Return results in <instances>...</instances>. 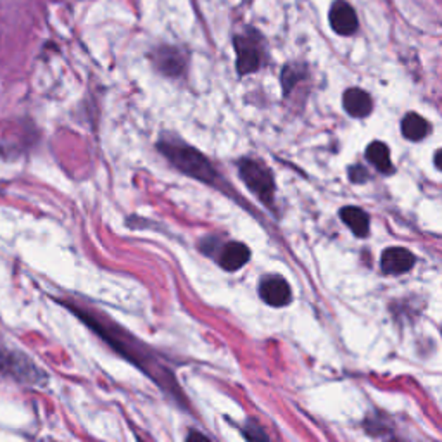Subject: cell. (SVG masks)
<instances>
[{"instance_id": "6da1fadb", "label": "cell", "mask_w": 442, "mask_h": 442, "mask_svg": "<svg viewBox=\"0 0 442 442\" xmlns=\"http://www.w3.org/2000/svg\"><path fill=\"white\" fill-rule=\"evenodd\" d=\"M61 302L74 316L80 318L88 328H92L97 335L102 337L116 353L125 356L128 361H132L137 368H140L151 380H154L166 394L177 399V403L182 404V406H185V396H183L182 389H180L175 372L168 368L166 363L161 359V356H157L151 347H147V344L140 342L133 335L126 333V330H123L119 325L107 320V316L97 314L92 309L81 308V306H76L74 302Z\"/></svg>"}, {"instance_id": "30bf717a", "label": "cell", "mask_w": 442, "mask_h": 442, "mask_svg": "<svg viewBox=\"0 0 442 442\" xmlns=\"http://www.w3.org/2000/svg\"><path fill=\"white\" fill-rule=\"evenodd\" d=\"M330 26L337 35L349 36L358 29V18L353 7L344 0H337L330 9Z\"/></svg>"}, {"instance_id": "ba28073f", "label": "cell", "mask_w": 442, "mask_h": 442, "mask_svg": "<svg viewBox=\"0 0 442 442\" xmlns=\"http://www.w3.org/2000/svg\"><path fill=\"white\" fill-rule=\"evenodd\" d=\"M260 295L268 306L283 308L292 301V292L287 280L279 275L264 276L260 283Z\"/></svg>"}, {"instance_id": "7c38bea8", "label": "cell", "mask_w": 442, "mask_h": 442, "mask_svg": "<svg viewBox=\"0 0 442 442\" xmlns=\"http://www.w3.org/2000/svg\"><path fill=\"white\" fill-rule=\"evenodd\" d=\"M340 220L353 230L356 237H366L370 232V218L363 209L347 206L340 209Z\"/></svg>"}, {"instance_id": "7a4b0ae2", "label": "cell", "mask_w": 442, "mask_h": 442, "mask_svg": "<svg viewBox=\"0 0 442 442\" xmlns=\"http://www.w3.org/2000/svg\"><path fill=\"white\" fill-rule=\"evenodd\" d=\"M157 151L187 177L196 178L202 183H208V185L218 187L221 177L216 171L215 164L196 147L185 144L182 138L173 137V135L161 137L157 140Z\"/></svg>"}, {"instance_id": "8fae6325", "label": "cell", "mask_w": 442, "mask_h": 442, "mask_svg": "<svg viewBox=\"0 0 442 442\" xmlns=\"http://www.w3.org/2000/svg\"><path fill=\"white\" fill-rule=\"evenodd\" d=\"M344 109L353 118H366L373 109L372 97L361 88H349L344 93Z\"/></svg>"}, {"instance_id": "9a60e30c", "label": "cell", "mask_w": 442, "mask_h": 442, "mask_svg": "<svg viewBox=\"0 0 442 442\" xmlns=\"http://www.w3.org/2000/svg\"><path fill=\"white\" fill-rule=\"evenodd\" d=\"M302 76H304V69H302L301 66H295V65L286 66V69H283V73H282L283 92L286 93L290 92Z\"/></svg>"}, {"instance_id": "5bb4252c", "label": "cell", "mask_w": 442, "mask_h": 442, "mask_svg": "<svg viewBox=\"0 0 442 442\" xmlns=\"http://www.w3.org/2000/svg\"><path fill=\"white\" fill-rule=\"evenodd\" d=\"M366 159H368L380 173H392V171H394L391 161V152H389L387 145L382 144V142H372V144L366 147Z\"/></svg>"}, {"instance_id": "277c9868", "label": "cell", "mask_w": 442, "mask_h": 442, "mask_svg": "<svg viewBox=\"0 0 442 442\" xmlns=\"http://www.w3.org/2000/svg\"><path fill=\"white\" fill-rule=\"evenodd\" d=\"M0 375H6L25 385H45L47 373L26 354L0 347Z\"/></svg>"}, {"instance_id": "e0dca14e", "label": "cell", "mask_w": 442, "mask_h": 442, "mask_svg": "<svg viewBox=\"0 0 442 442\" xmlns=\"http://www.w3.org/2000/svg\"><path fill=\"white\" fill-rule=\"evenodd\" d=\"M243 436H246L249 441H266L268 439V436H266V434L263 432V429H261V427H257V425L246 427V429H243Z\"/></svg>"}, {"instance_id": "4fadbf2b", "label": "cell", "mask_w": 442, "mask_h": 442, "mask_svg": "<svg viewBox=\"0 0 442 442\" xmlns=\"http://www.w3.org/2000/svg\"><path fill=\"white\" fill-rule=\"evenodd\" d=\"M401 130H403V135L408 140L420 142L422 138H425L427 133L430 132V125L420 114L410 112V114L404 116V119L401 121Z\"/></svg>"}, {"instance_id": "52a82bcc", "label": "cell", "mask_w": 442, "mask_h": 442, "mask_svg": "<svg viewBox=\"0 0 442 442\" xmlns=\"http://www.w3.org/2000/svg\"><path fill=\"white\" fill-rule=\"evenodd\" d=\"M152 62H154L156 69L161 74L168 78H178L185 73L187 67V55L185 52L180 51L178 47H171V45H163L157 47L151 55Z\"/></svg>"}, {"instance_id": "ac0fdd59", "label": "cell", "mask_w": 442, "mask_h": 442, "mask_svg": "<svg viewBox=\"0 0 442 442\" xmlns=\"http://www.w3.org/2000/svg\"><path fill=\"white\" fill-rule=\"evenodd\" d=\"M434 161H436V166L442 171V149H441V151L436 152V157H434Z\"/></svg>"}, {"instance_id": "9c48e42d", "label": "cell", "mask_w": 442, "mask_h": 442, "mask_svg": "<svg viewBox=\"0 0 442 442\" xmlns=\"http://www.w3.org/2000/svg\"><path fill=\"white\" fill-rule=\"evenodd\" d=\"M417 260L413 254L404 247H389L382 253V272L387 275H401L413 268Z\"/></svg>"}, {"instance_id": "8992f818", "label": "cell", "mask_w": 442, "mask_h": 442, "mask_svg": "<svg viewBox=\"0 0 442 442\" xmlns=\"http://www.w3.org/2000/svg\"><path fill=\"white\" fill-rule=\"evenodd\" d=\"M235 54H237V71L241 76L256 73L263 66L264 51L260 33L254 29H246L234 39Z\"/></svg>"}, {"instance_id": "5b68a950", "label": "cell", "mask_w": 442, "mask_h": 442, "mask_svg": "<svg viewBox=\"0 0 442 442\" xmlns=\"http://www.w3.org/2000/svg\"><path fill=\"white\" fill-rule=\"evenodd\" d=\"M237 168L247 189L263 204L272 208L273 199H275V180L269 168L253 157H243L237 163Z\"/></svg>"}, {"instance_id": "2e32d148", "label": "cell", "mask_w": 442, "mask_h": 442, "mask_svg": "<svg viewBox=\"0 0 442 442\" xmlns=\"http://www.w3.org/2000/svg\"><path fill=\"white\" fill-rule=\"evenodd\" d=\"M349 178L353 183H365L368 180V171L359 164H354L349 168Z\"/></svg>"}, {"instance_id": "3957f363", "label": "cell", "mask_w": 442, "mask_h": 442, "mask_svg": "<svg viewBox=\"0 0 442 442\" xmlns=\"http://www.w3.org/2000/svg\"><path fill=\"white\" fill-rule=\"evenodd\" d=\"M199 250L204 256L216 260L225 272H237L250 260V250L246 243L237 241L223 242L221 237L208 235L199 242Z\"/></svg>"}]
</instances>
